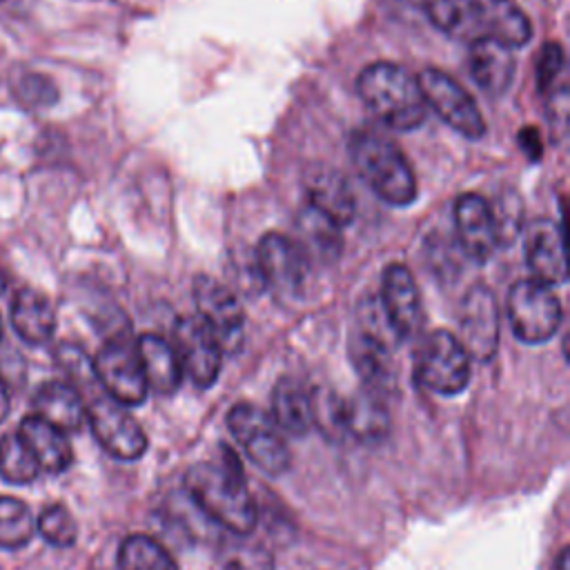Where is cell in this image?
I'll use <instances>...</instances> for the list:
<instances>
[{"mask_svg": "<svg viewBox=\"0 0 570 570\" xmlns=\"http://www.w3.org/2000/svg\"><path fill=\"white\" fill-rule=\"evenodd\" d=\"M423 11L441 33L465 45L517 49L532 38L530 18L514 0H423Z\"/></svg>", "mask_w": 570, "mask_h": 570, "instance_id": "cell-1", "label": "cell"}, {"mask_svg": "<svg viewBox=\"0 0 570 570\" xmlns=\"http://www.w3.org/2000/svg\"><path fill=\"white\" fill-rule=\"evenodd\" d=\"M185 488L194 503L212 521L232 534L247 537L258 521L243 465L232 448H218L214 461L196 463L185 474Z\"/></svg>", "mask_w": 570, "mask_h": 570, "instance_id": "cell-2", "label": "cell"}, {"mask_svg": "<svg viewBox=\"0 0 570 570\" xmlns=\"http://www.w3.org/2000/svg\"><path fill=\"white\" fill-rule=\"evenodd\" d=\"M356 91L365 107L390 129L412 131L425 122L428 105L419 78L396 62H372L361 69Z\"/></svg>", "mask_w": 570, "mask_h": 570, "instance_id": "cell-3", "label": "cell"}, {"mask_svg": "<svg viewBox=\"0 0 570 570\" xmlns=\"http://www.w3.org/2000/svg\"><path fill=\"white\" fill-rule=\"evenodd\" d=\"M350 160L361 180L387 205L405 207L416 198V176L401 147L374 131L358 129L347 142Z\"/></svg>", "mask_w": 570, "mask_h": 570, "instance_id": "cell-4", "label": "cell"}, {"mask_svg": "<svg viewBox=\"0 0 570 570\" xmlns=\"http://www.w3.org/2000/svg\"><path fill=\"white\" fill-rule=\"evenodd\" d=\"M508 318L521 343L539 345L554 336L561 325L563 309L550 285L523 278L508 292Z\"/></svg>", "mask_w": 570, "mask_h": 570, "instance_id": "cell-5", "label": "cell"}, {"mask_svg": "<svg viewBox=\"0 0 570 570\" xmlns=\"http://www.w3.org/2000/svg\"><path fill=\"white\" fill-rule=\"evenodd\" d=\"M414 376L430 392L459 394L470 383V356L452 332L434 330L416 352Z\"/></svg>", "mask_w": 570, "mask_h": 570, "instance_id": "cell-6", "label": "cell"}, {"mask_svg": "<svg viewBox=\"0 0 570 570\" xmlns=\"http://www.w3.org/2000/svg\"><path fill=\"white\" fill-rule=\"evenodd\" d=\"M91 367L98 387H102L116 403L129 407L140 405L147 399L149 387L145 383L138 350L127 334H114L107 338L96 352Z\"/></svg>", "mask_w": 570, "mask_h": 570, "instance_id": "cell-7", "label": "cell"}, {"mask_svg": "<svg viewBox=\"0 0 570 570\" xmlns=\"http://www.w3.org/2000/svg\"><path fill=\"white\" fill-rule=\"evenodd\" d=\"M227 425L232 436L258 470L267 474H281L287 470L289 450L283 432L263 410L252 403H238L229 410Z\"/></svg>", "mask_w": 570, "mask_h": 570, "instance_id": "cell-8", "label": "cell"}, {"mask_svg": "<svg viewBox=\"0 0 570 570\" xmlns=\"http://www.w3.org/2000/svg\"><path fill=\"white\" fill-rule=\"evenodd\" d=\"M428 109H432L456 134L476 140L485 134V120L472 96L445 71L428 67L419 76Z\"/></svg>", "mask_w": 570, "mask_h": 570, "instance_id": "cell-9", "label": "cell"}, {"mask_svg": "<svg viewBox=\"0 0 570 570\" xmlns=\"http://www.w3.org/2000/svg\"><path fill=\"white\" fill-rule=\"evenodd\" d=\"M194 301L200 321L216 336L223 354L238 352L245 334V312L236 294L220 281L198 274L194 278Z\"/></svg>", "mask_w": 570, "mask_h": 570, "instance_id": "cell-10", "label": "cell"}, {"mask_svg": "<svg viewBox=\"0 0 570 570\" xmlns=\"http://www.w3.org/2000/svg\"><path fill=\"white\" fill-rule=\"evenodd\" d=\"M87 421L102 445L114 459L134 461L140 459L147 450V436L140 423L125 410V405L116 403L114 399L94 396L87 405Z\"/></svg>", "mask_w": 570, "mask_h": 570, "instance_id": "cell-11", "label": "cell"}, {"mask_svg": "<svg viewBox=\"0 0 570 570\" xmlns=\"http://www.w3.org/2000/svg\"><path fill=\"white\" fill-rule=\"evenodd\" d=\"M171 347L183 374H187L196 387L205 390L216 383L223 365V350L198 314L180 316L174 323Z\"/></svg>", "mask_w": 570, "mask_h": 570, "instance_id": "cell-12", "label": "cell"}, {"mask_svg": "<svg viewBox=\"0 0 570 570\" xmlns=\"http://www.w3.org/2000/svg\"><path fill=\"white\" fill-rule=\"evenodd\" d=\"M381 314L396 341H407L416 336V332L423 325L419 285L412 272L401 263H392L383 272Z\"/></svg>", "mask_w": 570, "mask_h": 570, "instance_id": "cell-13", "label": "cell"}, {"mask_svg": "<svg viewBox=\"0 0 570 570\" xmlns=\"http://www.w3.org/2000/svg\"><path fill=\"white\" fill-rule=\"evenodd\" d=\"M459 341L468 356L490 361L499 347V307L490 287L472 285L459 312Z\"/></svg>", "mask_w": 570, "mask_h": 570, "instance_id": "cell-14", "label": "cell"}, {"mask_svg": "<svg viewBox=\"0 0 570 570\" xmlns=\"http://www.w3.org/2000/svg\"><path fill=\"white\" fill-rule=\"evenodd\" d=\"M305 256L301 247L278 234L267 232L256 247V267L261 281L278 296H298L305 283Z\"/></svg>", "mask_w": 570, "mask_h": 570, "instance_id": "cell-15", "label": "cell"}, {"mask_svg": "<svg viewBox=\"0 0 570 570\" xmlns=\"http://www.w3.org/2000/svg\"><path fill=\"white\" fill-rule=\"evenodd\" d=\"M454 227L463 252L476 261L485 263L499 247V232L492 214V205L474 194L465 191L454 203Z\"/></svg>", "mask_w": 570, "mask_h": 570, "instance_id": "cell-16", "label": "cell"}, {"mask_svg": "<svg viewBox=\"0 0 570 570\" xmlns=\"http://www.w3.org/2000/svg\"><path fill=\"white\" fill-rule=\"evenodd\" d=\"M525 265L534 281L557 285L568 278L563 227L552 218H537L525 229Z\"/></svg>", "mask_w": 570, "mask_h": 570, "instance_id": "cell-17", "label": "cell"}, {"mask_svg": "<svg viewBox=\"0 0 570 570\" xmlns=\"http://www.w3.org/2000/svg\"><path fill=\"white\" fill-rule=\"evenodd\" d=\"M307 207L330 218L336 227H345L354 220L356 196L347 178L332 167H316L305 178Z\"/></svg>", "mask_w": 570, "mask_h": 570, "instance_id": "cell-18", "label": "cell"}, {"mask_svg": "<svg viewBox=\"0 0 570 570\" xmlns=\"http://www.w3.org/2000/svg\"><path fill=\"white\" fill-rule=\"evenodd\" d=\"M33 414L60 432H78L87 421V405L80 392L65 381H47L33 394Z\"/></svg>", "mask_w": 570, "mask_h": 570, "instance_id": "cell-19", "label": "cell"}, {"mask_svg": "<svg viewBox=\"0 0 570 570\" xmlns=\"http://www.w3.org/2000/svg\"><path fill=\"white\" fill-rule=\"evenodd\" d=\"M16 434L29 448L40 470L49 474H60L73 463V450L67 434L38 419L36 414L22 419Z\"/></svg>", "mask_w": 570, "mask_h": 570, "instance_id": "cell-20", "label": "cell"}, {"mask_svg": "<svg viewBox=\"0 0 570 570\" xmlns=\"http://www.w3.org/2000/svg\"><path fill=\"white\" fill-rule=\"evenodd\" d=\"M9 321L13 332L29 345H45L56 332V312L51 301L31 287L18 289L11 301Z\"/></svg>", "mask_w": 570, "mask_h": 570, "instance_id": "cell-21", "label": "cell"}, {"mask_svg": "<svg viewBox=\"0 0 570 570\" xmlns=\"http://www.w3.org/2000/svg\"><path fill=\"white\" fill-rule=\"evenodd\" d=\"M341 425L343 432L365 443H376L385 439L390 432V412L383 394L365 387L356 396L343 401Z\"/></svg>", "mask_w": 570, "mask_h": 570, "instance_id": "cell-22", "label": "cell"}, {"mask_svg": "<svg viewBox=\"0 0 570 570\" xmlns=\"http://www.w3.org/2000/svg\"><path fill=\"white\" fill-rule=\"evenodd\" d=\"M136 350L147 387L165 396L174 394L180 387L183 370L171 343L158 334H142L136 341Z\"/></svg>", "mask_w": 570, "mask_h": 570, "instance_id": "cell-23", "label": "cell"}, {"mask_svg": "<svg viewBox=\"0 0 570 570\" xmlns=\"http://www.w3.org/2000/svg\"><path fill=\"white\" fill-rule=\"evenodd\" d=\"M272 421L285 434H307L314 425L312 392L296 379H281L272 392Z\"/></svg>", "mask_w": 570, "mask_h": 570, "instance_id": "cell-24", "label": "cell"}, {"mask_svg": "<svg viewBox=\"0 0 570 570\" xmlns=\"http://www.w3.org/2000/svg\"><path fill=\"white\" fill-rule=\"evenodd\" d=\"M468 67L474 82L490 96L503 94L514 78V56L512 49L499 42H476L470 45Z\"/></svg>", "mask_w": 570, "mask_h": 570, "instance_id": "cell-25", "label": "cell"}, {"mask_svg": "<svg viewBox=\"0 0 570 570\" xmlns=\"http://www.w3.org/2000/svg\"><path fill=\"white\" fill-rule=\"evenodd\" d=\"M305 261L334 263L341 256V227L312 207H303L296 218V240Z\"/></svg>", "mask_w": 570, "mask_h": 570, "instance_id": "cell-26", "label": "cell"}, {"mask_svg": "<svg viewBox=\"0 0 570 570\" xmlns=\"http://www.w3.org/2000/svg\"><path fill=\"white\" fill-rule=\"evenodd\" d=\"M118 570H178L176 559L147 534H129L118 548Z\"/></svg>", "mask_w": 570, "mask_h": 570, "instance_id": "cell-27", "label": "cell"}, {"mask_svg": "<svg viewBox=\"0 0 570 570\" xmlns=\"http://www.w3.org/2000/svg\"><path fill=\"white\" fill-rule=\"evenodd\" d=\"M36 534V519L24 501L0 497V548L20 550Z\"/></svg>", "mask_w": 570, "mask_h": 570, "instance_id": "cell-28", "label": "cell"}, {"mask_svg": "<svg viewBox=\"0 0 570 570\" xmlns=\"http://www.w3.org/2000/svg\"><path fill=\"white\" fill-rule=\"evenodd\" d=\"M218 563L223 570H274L272 552L245 537H227L218 546Z\"/></svg>", "mask_w": 570, "mask_h": 570, "instance_id": "cell-29", "label": "cell"}, {"mask_svg": "<svg viewBox=\"0 0 570 570\" xmlns=\"http://www.w3.org/2000/svg\"><path fill=\"white\" fill-rule=\"evenodd\" d=\"M40 465L18 434H4L0 441V476L13 485H27L38 479Z\"/></svg>", "mask_w": 570, "mask_h": 570, "instance_id": "cell-30", "label": "cell"}, {"mask_svg": "<svg viewBox=\"0 0 570 570\" xmlns=\"http://www.w3.org/2000/svg\"><path fill=\"white\" fill-rule=\"evenodd\" d=\"M36 530L40 537L56 546V548H69L78 539V525L71 512L62 503H51L47 505L40 517L36 519Z\"/></svg>", "mask_w": 570, "mask_h": 570, "instance_id": "cell-31", "label": "cell"}, {"mask_svg": "<svg viewBox=\"0 0 570 570\" xmlns=\"http://www.w3.org/2000/svg\"><path fill=\"white\" fill-rule=\"evenodd\" d=\"M566 65V56L559 42H546L543 49L539 51L537 58V85L541 91H546L548 87L554 85V80L559 78V73L563 71Z\"/></svg>", "mask_w": 570, "mask_h": 570, "instance_id": "cell-32", "label": "cell"}, {"mask_svg": "<svg viewBox=\"0 0 570 570\" xmlns=\"http://www.w3.org/2000/svg\"><path fill=\"white\" fill-rule=\"evenodd\" d=\"M16 94L29 105H51L56 100V87L49 78L38 73H24L16 87Z\"/></svg>", "mask_w": 570, "mask_h": 570, "instance_id": "cell-33", "label": "cell"}, {"mask_svg": "<svg viewBox=\"0 0 570 570\" xmlns=\"http://www.w3.org/2000/svg\"><path fill=\"white\" fill-rule=\"evenodd\" d=\"M11 412V396H9V387L7 383L0 379V423L9 416Z\"/></svg>", "mask_w": 570, "mask_h": 570, "instance_id": "cell-34", "label": "cell"}, {"mask_svg": "<svg viewBox=\"0 0 570 570\" xmlns=\"http://www.w3.org/2000/svg\"><path fill=\"white\" fill-rule=\"evenodd\" d=\"M559 570H568V550L566 548L559 554Z\"/></svg>", "mask_w": 570, "mask_h": 570, "instance_id": "cell-35", "label": "cell"}, {"mask_svg": "<svg viewBox=\"0 0 570 570\" xmlns=\"http://www.w3.org/2000/svg\"><path fill=\"white\" fill-rule=\"evenodd\" d=\"M7 289V278H4V274H2V269H0V294Z\"/></svg>", "mask_w": 570, "mask_h": 570, "instance_id": "cell-36", "label": "cell"}, {"mask_svg": "<svg viewBox=\"0 0 570 570\" xmlns=\"http://www.w3.org/2000/svg\"><path fill=\"white\" fill-rule=\"evenodd\" d=\"M0 338H2V316H0Z\"/></svg>", "mask_w": 570, "mask_h": 570, "instance_id": "cell-37", "label": "cell"}]
</instances>
